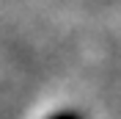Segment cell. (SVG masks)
<instances>
[{
	"label": "cell",
	"mask_w": 121,
	"mask_h": 119,
	"mask_svg": "<svg viewBox=\"0 0 121 119\" xmlns=\"http://www.w3.org/2000/svg\"><path fill=\"white\" fill-rule=\"evenodd\" d=\"M50 119H83L80 114H74V111H60V114H52Z\"/></svg>",
	"instance_id": "cell-1"
}]
</instances>
